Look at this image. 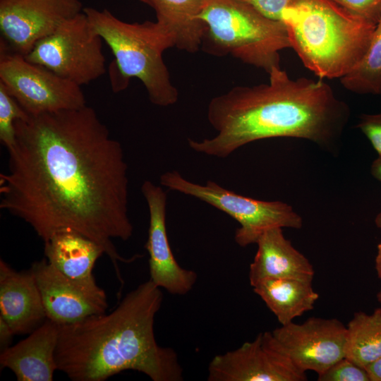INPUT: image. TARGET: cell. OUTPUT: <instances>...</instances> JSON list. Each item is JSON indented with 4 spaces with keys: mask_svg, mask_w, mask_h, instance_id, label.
<instances>
[{
    "mask_svg": "<svg viewBox=\"0 0 381 381\" xmlns=\"http://www.w3.org/2000/svg\"><path fill=\"white\" fill-rule=\"evenodd\" d=\"M15 335L10 325L0 317V347L1 351L11 346L13 336Z\"/></svg>",
    "mask_w": 381,
    "mask_h": 381,
    "instance_id": "cell-28",
    "label": "cell"
},
{
    "mask_svg": "<svg viewBox=\"0 0 381 381\" xmlns=\"http://www.w3.org/2000/svg\"><path fill=\"white\" fill-rule=\"evenodd\" d=\"M208 381H306L307 375L270 349L262 332L235 350L215 356L208 366Z\"/></svg>",
    "mask_w": 381,
    "mask_h": 381,
    "instance_id": "cell-13",
    "label": "cell"
},
{
    "mask_svg": "<svg viewBox=\"0 0 381 381\" xmlns=\"http://www.w3.org/2000/svg\"><path fill=\"white\" fill-rule=\"evenodd\" d=\"M252 287L281 325L294 322L295 318L313 310L319 298L310 280L266 279Z\"/></svg>",
    "mask_w": 381,
    "mask_h": 381,
    "instance_id": "cell-20",
    "label": "cell"
},
{
    "mask_svg": "<svg viewBox=\"0 0 381 381\" xmlns=\"http://www.w3.org/2000/svg\"><path fill=\"white\" fill-rule=\"evenodd\" d=\"M318 381H370L365 368L344 357L318 375Z\"/></svg>",
    "mask_w": 381,
    "mask_h": 381,
    "instance_id": "cell-24",
    "label": "cell"
},
{
    "mask_svg": "<svg viewBox=\"0 0 381 381\" xmlns=\"http://www.w3.org/2000/svg\"><path fill=\"white\" fill-rule=\"evenodd\" d=\"M141 191L147 202L150 222L145 246L149 254L150 279L174 295H185L195 284L198 275L180 266L169 242L166 227L167 194L159 186L145 181Z\"/></svg>",
    "mask_w": 381,
    "mask_h": 381,
    "instance_id": "cell-12",
    "label": "cell"
},
{
    "mask_svg": "<svg viewBox=\"0 0 381 381\" xmlns=\"http://www.w3.org/2000/svg\"><path fill=\"white\" fill-rule=\"evenodd\" d=\"M59 334V325L47 319L25 339L1 351V366L18 381L53 380Z\"/></svg>",
    "mask_w": 381,
    "mask_h": 381,
    "instance_id": "cell-17",
    "label": "cell"
},
{
    "mask_svg": "<svg viewBox=\"0 0 381 381\" xmlns=\"http://www.w3.org/2000/svg\"><path fill=\"white\" fill-rule=\"evenodd\" d=\"M377 300L381 304V289L377 294Z\"/></svg>",
    "mask_w": 381,
    "mask_h": 381,
    "instance_id": "cell-33",
    "label": "cell"
},
{
    "mask_svg": "<svg viewBox=\"0 0 381 381\" xmlns=\"http://www.w3.org/2000/svg\"><path fill=\"white\" fill-rule=\"evenodd\" d=\"M282 21L291 48L320 79H340L353 69L376 27L332 0H291Z\"/></svg>",
    "mask_w": 381,
    "mask_h": 381,
    "instance_id": "cell-4",
    "label": "cell"
},
{
    "mask_svg": "<svg viewBox=\"0 0 381 381\" xmlns=\"http://www.w3.org/2000/svg\"><path fill=\"white\" fill-rule=\"evenodd\" d=\"M200 49L233 57L269 73L280 68V51L291 48L286 25L262 15L243 0H205Z\"/></svg>",
    "mask_w": 381,
    "mask_h": 381,
    "instance_id": "cell-6",
    "label": "cell"
},
{
    "mask_svg": "<svg viewBox=\"0 0 381 381\" xmlns=\"http://www.w3.org/2000/svg\"><path fill=\"white\" fill-rule=\"evenodd\" d=\"M44 243L45 258L55 269L89 295L107 301L92 274L96 261L104 254L98 243L71 229L57 231Z\"/></svg>",
    "mask_w": 381,
    "mask_h": 381,
    "instance_id": "cell-15",
    "label": "cell"
},
{
    "mask_svg": "<svg viewBox=\"0 0 381 381\" xmlns=\"http://www.w3.org/2000/svg\"><path fill=\"white\" fill-rule=\"evenodd\" d=\"M8 171L0 174V208L28 223L43 240L61 229L98 243L123 284L113 239L128 240V166L121 143L87 105L15 123Z\"/></svg>",
    "mask_w": 381,
    "mask_h": 381,
    "instance_id": "cell-1",
    "label": "cell"
},
{
    "mask_svg": "<svg viewBox=\"0 0 381 381\" xmlns=\"http://www.w3.org/2000/svg\"><path fill=\"white\" fill-rule=\"evenodd\" d=\"M92 31L109 46L114 60L109 67L111 88L118 92L136 78L155 105L168 107L179 99L163 59L165 50L175 47L173 37L157 22L126 23L109 10L85 7Z\"/></svg>",
    "mask_w": 381,
    "mask_h": 381,
    "instance_id": "cell-5",
    "label": "cell"
},
{
    "mask_svg": "<svg viewBox=\"0 0 381 381\" xmlns=\"http://www.w3.org/2000/svg\"><path fill=\"white\" fill-rule=\"evenodd\" d=\"M257 252L250 265V286L266 279L291 278L313 281L310 260L286 238L282 228L265 231L258 239Z\"/></svg>",
    "mask_w": 381,
    "mask_h": 381,
    "instance_id": "cell-18",
    "label": "cell"
},
{
    "mask_svg": "<svg viewBox=\"0 0 381 381\" xmlns=\"http://www.w3.org/2000/svg\"><path fill=\"white\" fill-rule=\"evenodd\" d=\"M29 114L0 83V140L6 149L16 142L15 123Z\"/></svg>",
    "mask_w": 381,
    "mask_h": 381,
    "instance_id": "cell-23",
    "label": "cell"
},
{
    "mask_svg": "<svg viewBox=\"0 0 381 381\" xmlns=\"http://www.w3.org/2000/svg\"><path fill=\"white\" fill-rule=\"evenodd\" d=\"M375 222L376 226L381 229V211L377 214Z\"/></svg>",
    "mask_w": 381,
    "mask_h": 381,
    "instance_id": "cell-32",
    "label": "cell"
},
{
    "mask_svg": "<svg viewBox=\"0 0 381 381\" xmlns=\"http://www.w3.org/2000/svg\"><path fill=\"white\" fill-rule=\"evenodd\" d=\"M102 41L82 11L38 41L25 58L82 86L106 72Z\"/></svg>",
    "mask_w": 381,
    "mask_h": 381,
    "instance_id": "cell-8",
    "label": "cell"
},
{
    "mask_svg": "<svg viewBox=\"0 0 381 381\" xmlns=\"http://www.w3.org/2000/svg\"><path fill=\"white\" fill-rule=\"evenodd\" d=\"M370 381H381V358L365 368Z\"/></svg>",
    "mask_w": 381,
    "mask_h": 381,
    "instance_id": "cell-29",
    "label": "cell"
},
{
    "mask_svg": "<svg viewBox=\"0 0 381 381\" xmlns=\"http://www.w3.org/2000/svg\"><path fill=\"white\" fill-rule=\"evenodd\" d=\"M155 12L157 23L174 39L175 47L189 53L200 49L205 25L200 18L205 0H139Z\"/></svg>",
    "mask_w": 381,
    "mask_h": 381,
    "instance_id": "cell-19",
    "label": "cell"
},
{
    "mask_svg": "<svg viewBox=\"0 0 381 381\" xmlns=\"http://www.w3.org/2000/svg\"><path fill=\"white\" fill-rule=\"evenodd\" d=\"M262 335L270 349L306 373L320 374L346 356V326L336 318L313 317Z\"/></svg>",
    "mask_w": 381,
    "mask_h": 381,
    "instance_id": "cell-10",
    "label": "cell"
},
{
    "mask_svg": "<svg viewBox=\"0 0 381 381\" xmlns=\"http://www.w3.org/2000/svg\"><path fill=\"white\" fill-rule=\"evenodd\" d=\"M340 82L346 90L355 94L381 95V17L366 52Z\"/></svg>",
    "mask_w": 381,
    "mask_h": 381,
    "instance_id": "cell-22",
    "label": "cell"
},
{
    "mask_svg": "<svg viewBox=\"0 0 381 381\" xmlns=\"http://www.w3.org/2000/svg\"><path fill=\"white\" fill-rule=\"evenodd\" d=\"M375 270L377 277L381 279V242L377 245L375 257Z\"/></svg>",
    "mask_w": 381,
    "mask_h": 381,
    "instance_id": "cell-31",
    "label": "cell"
},
{
    "mask_svg": "<svg viewBox=\"0 0 381 381\" xmlns=\"http://www.w3.org/2000/svg\"><path fill=\"white\" fill-rule=\"evenodd\" d=\"M163 301L150 279L128 293L109 314L59 325L57 370L73 381H104L124 370L153 381H181L183 369L175 351L159 346L155 318Z\"/></svg>",
    "mask_w": 381,
    "mask_h": 381,
    "instance_id": "cell-3",
    "label": "cell"
},
{
    "mask_svg": "<svg viewBox=\"0 0 381 381\" xmlns=\"http://www.w3.org/2000/svg\"><path fill=\"white\" fill-rule=\"evenodd\" d=\"M268 75V83L235 86L213 97L207 118L217 133L202 140L188 139L189 147L225 158L256 140L293 138L337 152L350 119L349 104L321 79H292L281 67Z\"/></svg>",
    "mask_w": 381,
    "mask_h": 381,
    "instance_id": "cell-2",
    "label": "cell"
},
{
    "mask_svg": "<svg viewBox=\"0 0 381 381\" xmlns=\"http://www.w3.org/2000/svg\"><path fill=\"white\" fill-rule=\"evenodd\" d=\"M345 357L363 368L381 358V308L354 313L346 325Z\"/></svg>",
    "mask_w": 381,
    "mask_h": 381,
    "instance_id": "cell-21",
    "label": "cell"
},
{
    "mask_svg": "<svg viewBox=\"0 0 381 381\" xmlns=\"http://www.w3.org/2000/svg\"><path fill=\"white\" fill-rule=\"evenodd\" d=\"M160 184L171 190L194 197L225 212L240 225L234 240L246 247L256 243L259 237L272 228L301 229L302 217L289 204L265 201L237 194L212 181L198 184L188 181L176 171L160 176Z\"/></svg>",
    "mask_w": 381,
    "mask_h": 381,
    "instance_id": "cell-7",
    "label": "cell"
},
{
    "mask_svg": "<svg viewBox=\"0 0 381 381\" xmlns=\"http://www.w3.org/2000/svg\"><path fill=\"white\" fill-rule=\"evenodd\" d=\"M370 174L376 180L381 182V156H378L372 162Z\"/></svg>",
    "mask_w": 381,
    "mask_h": 381,
    "instance_id": "cell-30",
    "label": "cell"
},
{
    "mask_svg": "<svg viewBox=\"0 0 381 381\" xmlns=\"http://www.w3.org/2000/svg\"><path fill=\"white\" fill-rule=\"evenodd\" d=\"M30 270L39 289L47 319L64 325L105 313L107 301L85 292L46 258L33 262Z\"/></svg>",
    "mask_w": 381,
    "mask_h": 381,
    "instance_id": "cell-14",
    "label": "cell"
},
{
    "mask_svg": "<svg viewBox=\"0 0 381 381\" xmlns=\"http://www.w3.org/2000/svg\"><path fill=\"white\" fill-rule=\"evenodd\" d=\"M0 83L31 116L86 105L81 86L1 48Z\"/></svg>",
    "mask_w": 381,
    "mask_h": 381,
    "instance_id": "cell-9",
    "label": "cell"
},
{
    "mask_svg": "<svg viewBox=\"0 0 381 381\" xmlns=\"http://www.w3.org/2000/svg\"><path fill=\"white\" fill-rule=\"evenodd\" d=\"M0 317L15 334H30L47 316L41 295L30 271H16L0 260Z\"/></svg>",
    "mask_w": 381,
    "mask_h": 381,
    "instance_id": "cell-16",
    "label": "cell"
},
{
    "mask_svg": "<svg viewBox=\"0 0 381 381\" xmlns=\"http://www.w3.org/2000/svg\"><path fill=\"white\" fill-rule=\"evenodd\" d=\"M264 16L282 21L284 10L291 0H243Z\"/></svg>",
    "mask_w": 381,
    "mask_h": 381,
    "instance_id": "cell-27",
    "label": "cell"
},
{
    "mask_svg": "<svg viewBox=\"0 0 381 381\" xmlns=\"http://www.w3.org/2000/svg\"><path fill=\"white\" fill-rule=\"evenodd\" d=\"M352 12L377 24L381 17V0H332Z\"/></svg>",
    "mask_w": 381,
    "mask_h": 381,
    "instance_id": "cell-26",
    "label": "cell"
},
{
    "mask_svg": "<svg viewBox=\"0 0 381 381\" xmlns=\"http://www.w3.org/2000/svg\"><path fill=\"white\" fill-rule=\"evenodd\" d=\"M83 8L80 0H0L3 42L25 56L38 41Z\"/></svg>",
    "mask_w": 381,
    "mask_h": 381,
    "instance_id": "cell-11",
    "label": "cell"
},
{
    "mask_svg": "<svg viewBox=\"0 0 381 381\" xmlns=\"http://www.w3.org/2000/svg\"><path fill=\"white\" fill-rule=\"evenodd\" d=\"M356 128L368 138L378 156H381V109L377 114L359 116Z\"/></svg>",
    "mask_w": 381,
    "mask_h": 381,
    "instance_id": "cell-25",
    "label": "cell"
}]
</instances>
